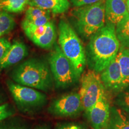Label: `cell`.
<instances>
[{"instance_id": "cell-1", "label": "cell", "mask_w": 129, "mask_h": 129, "mask_svg": "<svg viewBox=\"0 0 129 129\" xmlns=\"http://www.w3.org/2000/svg\"><path fill=\"white\" fill-rule=\"evenodd\" d=\"M115 25L106 22L104 26L90 37L87 46L86 59L91 69L101 73L117 56L120 43Z\"/></svg>"}, {"instance_id": "cell-2", "label": "cell", "mask_w": 129, "mask_h": 129, "mask_svg": "<svg viewBox=\"0 0 129 129\" xmlns=\"http://www.w3.org/2000/svg\"><path fill=\"white\" fill-rule=\"evenodd\" d=\"M10 76L16 83L44 92L50 91L54 85L48 63L37 58L19 64L12 71Z\"/></svg>"}, {"instance_id": "cell-3", "label": "cell", "mask_w": 129, "mask_h": 129, "mask_svg": "<svg viewBox=\"0 0 129 129\" xmlns=\"http://www.w3.org/2000/svg\"><path fill=\"white\" fill-rule=\"evenodd\" d=\"M69 22L77 34L83 39H90L106 24L105 0L75 7L70 13Z\"/></svg>"}, {"instance_id": "cell-4", "label": "cell", "mask_w": 129, "mask_h": 129, "mask_svg": "<svg viewBox=\"0 0 129 129\" xmlns=\"http://www.w3.org/2000/svg\"><path fill=\"white\" fill-rule=\"evenodd\" d=\"M58 43L63 54L71 62L80 77L86 64V54L83 43L72 26L63 19L58 25Z\"/></svg>"}, {"instance_id": "cell-5", "label": "cell", "mask_w": 129, "mask_h": 129, "mask_svg": "<svg viewBox=\"0 0 129 129\" xmlns=\"http://www.w3.org/2000/svg\"><path fill=\"white\" fill-rule=\"evenodd\" d=\"M48 57L55 87L65 89L71 87L80 78L73 64L63 54L59 46L55 44Z\"/></svg>"}, {"instance_id": "cell-6", "label": "cell", "mask_w": 129, "mask_h": 129, "mask_svg": "<svg viewBox=\"0 0 129 129\" xmlns=\"http://www.w3.org/2000/svg\"><path fill=\"white\" fill-rule=\"evenodd\" d=\"M7 85L17 109L23 114H36L47 103L46 95L38 90L19 84L10 80L7 81Z\"/></svg>"}, {"instance_id": "cell-7", "label": "cell", "mask_w": 129, "mask_h": 129, "mask_svg": "<svg viewBox=\"0 0 129 129\" xmlns=\"http://www.w3.org/2000/svg\"><path fill=\"white\" fill-rule=\"evenodd\" d=\"M101 75L92 69L84 72L81 78L80 94L84 110L88 111L105 94Z\"/></svg>"}, {"instance_id": "cell-8", "label": "cell", "mask_w": 129, "mask_h": 129, "mask_svg": "<svg viewBox=\"0 0 129 129\" xmlns=\"http://www.w3.org/2000/svg\"><path fill=\"white\" fill-rule=\"evenodd\" d=\"M48 112L56 117H74L84 110L80 94L72 92L55 98L48 107Z\"/></svg>"}, {"instance_id": "cell-9", "label": "cell", "mask_w": 129, "mask_h": 129, "mask_svg": "<svg viewBox=\"0 0 129 129\" xmlns=\"http://www.w3.org/2000/svg\"><path fill=\"white\" fill-rule=\"evenodd\" d=\"M88 120L94 129H106L108 125L111 111L105 94L87 111Z\"/></svg>"}, {"instance_id": "cell-10", "label": "cell", "mask_w": 129, "mask_h": 129, "mask_svg": "<svg viewBox=\"0 0 129 129\" xmlns=\"http://www.w3.org/2000/svg\"><path fill=\"white\" fill-rule=\"evenodd\" d=\"M101 79L106 89H121L122 75L117 56L101 72Z\"/></svg>"}, {"instance_id": "cell-11", "label": "cell", "mask_w": 129, "mask_h": 129, "mask_svg": "<svg viewBox=\"0 0 129 129\" xmlns=\"http://www.w3.org/2000/svg\"><path fill=\"white\" fill-rule=\"evenodd\" d=\"M128 15L126 0H105L106 22L116 26Z\"/></svg>"}, {"instance_id": "cell-12", "label": "cell", "mask_w": 129, "mask_h": 129, "mask_svg": "<svg viewBox=\"0 0 129 129\" xmlns=\"http://www.w3.org/2000/svg\"><path fill=\"white\" fill-rule=\"evenodd\" d=\"M28 54V49L24 43L19 41L14 42L0 60V72L20 62Z\"/></svg>"}, {"instance_id": "cell-13", "label": "cell", "mask_w": 129, "mask_h": 129, "mask_svg": "<svg viewBox=\"0 0 129 129\" xmlns=\"http://www.w3.org/2000/svg\"><path fill=\"white\" fill-rule=\"evenodd\" d=\"M29 6L41 8L54 14H61L68 10L69 0H29Z\"/></svg>"}, {"instance_id": "cell-14", "label": "cell", "mask_w": 129, "mask_h": 129, "mask_svg": "<svg viewBox=\"0 0 129 129\" xmlns=\"http://www.w3.org/2000/svg\"><path fill=\"white\" fill-rule=\"evenodd\" d=\"M117 57L122 75L121 89H124L129 85V48L120 46Z\"/></svg>"}, {"instance_id": "cell-15", "label": "cell", "mask_w": 129, "mask_h": 129, "mask_svg": "<svg viewBox=\"0 0 129 129\" xmlns=\"http://www.w3.org/2000/svg\"><path fill=\"white\" fill-rule=\"evenodd\" d=\"M57 37L55 25L53 21L50 20L48 23V27L46 32L43 36L33 40L32 42L37 46L44 49L52 48L55 44Z\"/></svg>"}, {"instance_id": "cell-16", "label": "cell", "mask_w": 129, "mask_h": 129, "mask_svg": "<svg viewBox=\"0 0 129 129\" xmlns=\"http://www.w3.org/2000/svg\"><path fill=\"white\" fill-rule=\"evenodd\" d=\"M106 129H129V121L121 110L112 109Z\"/></svg>"}, {"instance_id": "cell-17", "label": "cell", "mask_w": 129, "mask_h": 129, "mask_svg": "<svg viewBox=\"0 0 129 129\" xmlns=\"http://www.w3.org/2000/svg\"><path fill=\"white\" fill-rule=\"evenodd\" d=\"M115 32L121 47L129 48V15L116 25Z\"/></svg>"}, {"instance_id": "cell-18", "label": "cell", "mask_w": 129, "mask_h": 129, "mask_svg": "<svg viewBox=\"0 0 129 129\" xmlns=\"http://www.w3.org/2000/svg\"><path fill=\"white\" fill-rule=\"evenodd\" d=\"M15 21L13 17L6 12H0V35H3L13 29Z\"/></svg>"}, {"instance_id": "cell-19", "label": "cell", "mask_w": 129, "mask_h": 129, "mask_svg": "<svg viewBox=\"0 0 129 129\" xmlns=\"http://www.w3.org/2000/svg\"><path fill=\"white\" fill-rule=\"evenodd\" d=\"M12 117L0 122V129H29L27 124L22 120Z\"/></svg>"}, {"instance_id": "cell-20", "label": "cell", "mask_w": 129, "mask_h": 129, "mask_svg": "<svg viewBox=\"0 0 129 129\" xmlns=\"http://www.w3.org/2000/svg\"><path fill=\"white\" fill-rule=\"evenodd\" d=\"M48 13H51L49 11L45 10L41 8L29 6L26 11L25 20H30L46 15Z\"/></svg>"}, {"instance_id": "cell-21", "label": "cell", "mask_w": 129, "mask_h": 129, "mask_svg": "<svg viewBox=\"0 0 129 129\" xmlns=\"http://www.w3.org/2000/svg\"><path fill=\"white\" fill-rule=\"evenodd\" d=\"M15 114V109L9 103L0 105V122L12 117Z\"/></svg>"}, {"instance_id": "cell-22", "label": "cell", "mask_w": 129, "mask_h": 129, "mask_svg": "<svg viewBox=\"0 0 129 129\" xmlns=\"http://www.w3.org/2000/svg\"><path fill=\"white\" fill-rule=\"evenodd\" d=\"M50 13H48L46 15L42 16V17H38L32 20H24L22 22V25H27V26H39L46 25L50 21Z\"/></svg>"}, {"instance_id": "cell-23", "label": "cell", "mask_w": 129, "mask_h": 129, "mask_svg": "<svg viewBox=\"0 0 129 129\" xmlns=\"http://www.w3.org/2000/svg\"><path fill=\"white\" fill-rule=\"evenodd\" d=\"M54 129H86L83 125L75 122H60L58 123Z\"/></svg>"}, {"instance_id": "cell-24", "label": "cell", "mask_w": 129, "mask_h": 129, "mask_svg": "<svg viewBox=\"0 0 129 129\" xmlns=\"http://www.w3.org/2000/svg\"><path fill=\"white\" fill-rule=\"evenodd\" d=\"M11 45L10 42L7 39L5 38H0V60L7 53Z\"/></svg>"}, {"instance_id": "cell-25", "label": "cell", "mask_w": 129, "mask_h": 129, "mask_svg": "<svg viewBox=\"0 0 129 129\" xmlns=\"http://www.w3.org/2000/svg\"><path fill=\"white\" fill-rule=\"evenodd\" d=\"M69 1L74 7H78L95 4L101 0H69Z\"/></svg>"}, {"instance_id": "cell-26", "label": "cell", "mask_w": 129, "mask_h": 129, "mask_svg": "<svg viewBox=\"0 0 129 129\" xmlns=\"http://www.w3.org/2000/svg\"><path fill=\"white\" fill-rule=\"evenodd\" d=\"M122 106L125 110L129 112V93H127L124 96L122 100Z\"/></svg>"}, {"instance_id": "cell-27", "label": "cell", "mask_w": 129, "mask_h": 129, "mask_svg": "<svg viewBox=\"0 0 129 129\" xmlns=\"http://www.w3.org/2000/svg\"><path fill=\"white\" fill-rule=\"evenodd\" d=\"M34 129H51L50 125L47 124H41L35 127Z\"/></svg>"}, {"instance_id": "cell-28", "label": "cell", "mask_w": 129, "mask_h": 129, "mask_svg": "<svg viewBox=\"0 0 129 129\" xmlns=\"http://www.w3.org/2000/svg\"><path fill=\"white\" fill-rule=\"evenodd\" d=\"M4 102V99H3V96L0 93V105L3 104Z\"/></svg>"}, {"instance_id": "cell-29", "label": "cell", "mask_w": 129, "mask_h": 129, "mask_svg": "<svg viewBox=\"0 0 129 129\" xmlns=\"http://www.w3.org/2000/svg\"><path fill=\"white\" fill-rule=\"evenodd\" d=\"M126 4H127V10H128V12L129 14V0H126Z\"/></svg>"}, {"instance_id": "cell-30", "label": "cell", "mask_w": 129, "mask_h": 129, "mask_svg": "<svg viewBox=\"0 0 129 129\" xmlns=\"http://www.w3.org/2000/svg\"><path fill=\"white\" fill-rule=\"evenodd\" d=\"M1 36H2V35H0V37H1Z\"/></svg>"}, {"instance_id": "cell-31", "label": "cell", "mask_w": 129, "mask_h": 129, "mask_svg": "<svg viewBox=\"0 0 129 129\" xmlns=\"http://www.w3.org/2000/svg\"><path fill=\"white\" fill-rule=\"evenodd\" d=\"M0 1H1V0H0Z\"/></svg>"}]
</instances>
